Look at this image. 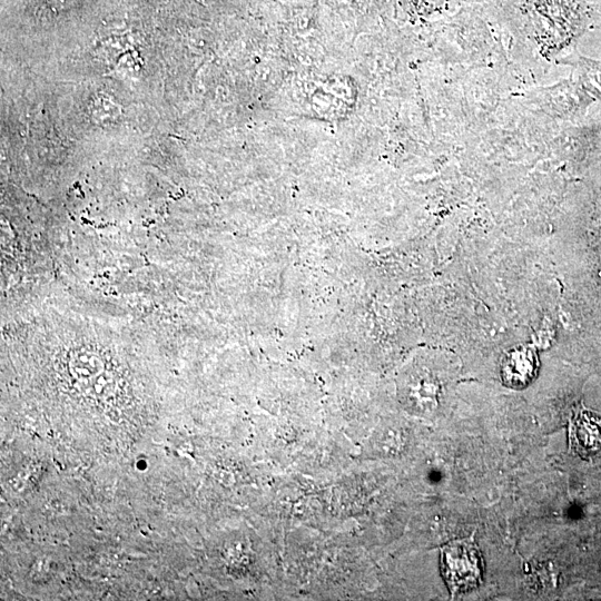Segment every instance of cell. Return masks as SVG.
Instances as JSON below:
<instances>
[{"instance_id":"obj_1","label":"cell","mask_w":601,"mask_h":601,"mask_svg":"<svg viewBox=\"0 0 601 601\" xmlns=\"http://www.w3.org/2000/svg\"><path fill=\"white\" fill-rule=\"evenodd\" d=\"M523 13L538 31H552L564 46L579 38L600 14L589 0H522Z\"/></svg>"},{"instance_id":"obj_2","label":"cell","mask_w":601,"mask_h":601,"mask_svg":"<svg viewBox=\"0 0 601 601\" xmlns=\"http://www.w3.org/2000/svg\"><path fill=\"white\" fill-rule=\"evenodd\" d=\"M441 570L452 595L481 583L483 562L474 534L441 549Z\"/></svg>"},{"instance_id":"obj_3","label":"cell","mask_w":601,"mask_h":601,"mask_svg":"<svg viewBox=\"0 0 601 601\" xmlns=\"http://www.w3.org/2000/svg\"><path fill=\"white\" fill-rule=\"evenodd\" d=\"M569 444L579 455L589 457L601 451V416L580 410L570 421Z\"/></svg>"},{"instance_id":"obj_4","label":"cell","mask_w":601,"mask_h":601,"mask_svg":"<svg viewBox=\"0 0 601 601\" xmlns=\"http://www.w3.org/2000/svg\"><path fill=\"white\" fill-rule=\"evenodd\" d=\"M538 367L539 361L534 349L520 346L505 354L501 375L505 385L522 388L535 377Z\"/></svg>"},{"instance_id":"obj_5","label":"cell","mask_w":601,"mask_h":601,"mask_svg":"<svg viewBox=\"0 0 601 601\" xmlns=\"http://www.w3.org/2000/svg\"><path fill=\"white\" fill-rule=\"evenodd\" d=\"M580 67L585 86L601 99V62L581 59Z\"/></svg>"},{"instance_id":"obj_6","label":"cell","mask_w":601,"mask_h":601,"mask_svg":"<svg viewBox=\"0 0 601 601\" xmlns=\"http://www.w3.org/2000/svg\"><path fill=\"white\" fill-rule=\"evenodd\" d=\"M92 102V114L95 118L110 120L114 119L119 112L115 111L119 110V108L105 97H100Z\"/></svg>"},{"instance_id":"obj_7","label":"cell","mask_w":601,"mask_h":601,"mask_svg":"<svg viewBox=\"0 0 601 601\" xmlns=\"http://www.w3.org/2000/svg\"><path fill=\"white\" fill-rule=\"evenodd\" d=\"M601 27V26H600Z\"/></svg>"}]
</instances>
